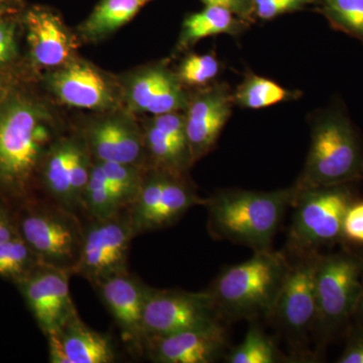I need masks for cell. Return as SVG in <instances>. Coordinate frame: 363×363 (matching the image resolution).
<instances>
[{"label": "cell", "instance_id": "obj_1", "mask_svg": "<svg viewBox=\"0 0 363 363\" xmlns=\"http://www.w3.org/2000/svg\"><path fill=\"white\" fill-rule=\"evenodd\" d=\"M297 188L271 192L223 190L206 198L208 231L215 240L231 241L255 252L271 250L272 240L289 207L293 206Z\"/></svg>", "mask_w": 363, "mask_h": 363}, {"label": "cell", "instance_id": "obj_2", "mask_svg": "<svg viewBox=\"0 0 363 363\" xmlns=\"http://www.w3.org/2000/svg\"><path fill=\"white\" fill-rule=\"evenodd\" d=\"M289 267L285 250L255 252L250 259L222 271L206 291L225 321L269 319Z\"/></svg>", "mask_w": 363, "mask_h": 363}, {"label": "cell", "instance_id": "obj_3", "mask_svg": "<svg viewBox=\"0 0 363 363\" xmlns=\"http://www.w3.org/2000/svg\"><path fill=\"white\" fill-rule=\"evenodd\" d=\"M51 142V121L45 109L20 95L6 97L0 106V188L25 194Z\"/></svg>", "mask_w": 363, "mask_h": 363}, {"label": "cell", "instance_id": "obj_4", "mask_svg": "<svg viewBox=\"0 0 363 363\" xmlns=\"http://www.w3.org/2000/svg\"><path fill=\"white\" fill-rule=\"evenodd\" d=\"M359 179H363V152L347 117L334 111L316 117L307 161L296 188L346 185Z\"/></svg>", "mask_w": 363, "mask_h": 363}, {"label": "cell", "instance_id": "obj_5", "mask_svg": "<svg viewBox=\"0 0 363 363\" xmlns=\"http://www.w3.org/2000/svg\"><path fill=\"white\" fill-rule=\"evenodd\" d=\"M362 257L347 250L320 255L313 331L320 340L333 337L354 318L362 293Z\"/></svg>", "mask_w": 363, "mask_h": 363}, {"label": "cell", "instance_id": "obj_6", "mask_svg": "<svg viewBox=\"0 0 363 363\" xmlns=\"http://www.w3.org/2000/svg\"><path fill=\"white\" fill-rule=\"evenodd\" d=\"M352 202L346 185L297 189L285 252H319L321 247L342 241L344 216Z\"/></svg>", "mask_w": 363, "mask_h": 363}, {"label": "cell", "instance_id": "obj_7", "mask_svg": "<svg viewBox=\"0 0 363 363\" xmlns=\"http://www.w3.org/2000/svg\"><path fill=\"white\" fill-rule=\"evenodd\" d=\"M206 199L198 195L186 176L162 169H145L140 191L130 205V213L135 236L173 225L191 208Z\"/></svg>", "mask_w": 363, "mask_h": 363}, {"label": "cell", "instance_id": "obj_8", "mask_svg": "<svg viewBox=\"0 0 363 363\" xmlns=\"http://www.w3.org/2000/svg\"><path fill=\"white\" fill-rule=\"evenodd\" d=\"M288 255L290 267L269 319L300 353L316 322V272L321 253Z\"/></svg>", "mask_w": 363, "mask_h": 363}, {"label": "cell", "instance_id": "obj_9", "mask_svg": "<svg viewBox=\"0 0 363 363\" xmlns=\"http://www.w3.org/2000/svg\"><path fill=\"white\" fill-rule=\"evenodd\" d=\"M18 233L42 264L74 274L84 236V227L76 213L52 202L26 215Z\"/></svg>", "mask_w": 363, "mask_h": 363}, {"label": "cell", "instance_id": "obj_10", "mask_svg": "<svg viewBox=\"0 0 363 363\" xmlns=\"http://www.w3.org/2000/svg\"><path fill=\"white\" fill-rule=\"evenodd\" d=\"M206 290H161L147 286L143 312V339L168 335L224 322Z\"/></svg>", "mask_w": 363, "mask_h": 363}, {"label": "cell", "instance_id": "obj_11", "mask_svg": "<svg viewBox=\"0 0 363 363\" xmlns=\"http://www.w3.org/2000/svg\"><path fill=\"white\" fill-rule=\"evenodd\" d=\"M135 238L130 209L105 219H91L84 227L82 248L74 274L92 285L117 272L128 271V252Z\"/></svg>", "mask_w": 363, "mask_h": 363}, {"label": "cell", "instance_id": "obj_12", "mask_svg": "<svg viewBox=\"0 0 363 363\" xmlns=\"http://www.w3.org/2000/svg\"><path fill=\"white\" fill-rule=\"evenodd\" d=\"M72 274L66 269L40 264L18 281L33 317L45 335L78 313L71 298Z\"/></svg>", "mask_w": 363, "mask_h": 363}, {"label": "cell", "instance_id": "obj_13", "mask_svg": "<svg viewBox=\"0 0 363 363\" xmlns=\"http://www.w3.org/2000/svg\"><path fill=\"white\" fill-rule=\"evenodd\" d=\"M227 332L223 322L143 339V351L157 363H213L225 357Z\"/></svg>", "mask_w": 363, "mask_h": 363}, {"label": "cell", "instance_id": "obj_14", "mask_svg": "<svg viewBox=\"0 0 363 363\" xmlns=\"http://www.w3.org/2000/svg\"><path fill=\"white\" fill-rule=\"evenodd\" d=\"M234 104L233 91L224 83L210 86L189 98L185 123L193 164L213 149Z\"/></svg>", "mask_w": 363, "mask_h": 363}, {"label": "cell", "instance_id": "obj_15", "mask_svg": "<svg viewBox=\"0 0 363 363\" xmlns=\"http://www.w3.org/2000/svg\"><path fill=\"white\" fill-rule=\"evenodd\" d=\"M84 143L94 161L147 169L145 136L126 117H107L88 126Z\"/></svg>", "mask_w": 363, "mask_h": 363}, {"label": "cell", "instance_id": "obj_16", "mask_svg": "<svg viewBox=\"0 0 363 363\" xmlns=\"http://www.w3.org/2000/svg\"><path fill=\"white\" fill-rule=\"evenodd\" d=\"M123 337L143 350V312L147 285L124 271L92 284Z\"/></svg>", "mask_w": 363, "mask_h": 363}, {"label": "cell", "instance_id": "obj_17", "mask_svg": "<svg viewBox=\"0 0 363 363\" xmlns=\"http://www.w3.org/2000/svg\"><path fill=\"white\" fill-rule=\"evenodd\" d=\"M47 338L51 363H112L116 360L111 337L90 328L78 313L48 334Z\"/></svg>", "mask_w": 363, "mask_h": 363}, {"label": "cell", "instance_id": "obj_18", "mask_svg": "<svg viewBox=\"0 0 363 363\" xmlns=\"http://www.w3.org/2000/svg\"><path fill=\"white\" fill-rule=\"evenodd\" d=\"M126 95L133 111L154 116L186 111L189 102L177 74L161 65L138 72L128 83Z\"/></svg>", "mask_w": 363, "mask_h": 363}, {"label": "cell", "instance_id": "obj_19", "mask_svg": "<svg viewBox=\"0 0 363 363\" xmlns=\"http://www.w3.org/2000/svg\"><path fill=\"white\" fill-rule=\"evenodd\" d=\"M48 85L64 104L77 108L106 111L114 95L104 76L89 64L73 62L48 77Z\"/></svg>", "mask_w": 363, "mask_h": 363}, {"label": "cell", "instance_id": "obj_20", "mask_svg": "<svg viewBox=\"0 0 363 363\" xmlns=\"http://www.w3.org/2000/svg\"><path fill=\"white\" fill-rule=\"evenodd\" d=\"M28 40L33 61L43 67H58L70 57L73 42L56 14L30 9L26 16Z\"/></svg>", "mask_w": 363, "mask_h": 363}, {"label": "cell", "instance_id": "obj_21", "mask_svg": "<svg viewBox=\"0 0 363 363\" xmlns=\"http://www.w3.org/2000/svg\"><path fill=\"white\" fill-rule=\"evenodd\" d=\"M75 140L64 138L52 143L43 159L42 176L52 202L77 214L71 189V161Z\"/></svg>", "mask_w": 363, "mask_h": 363}, {"label": "cell", "instance_id": "obj_22", "mask_svg": "<svg viewBox=\"0 0 363 363\" xmlns=\"http://www.w3.org/2000/svg\"><path fill=\"white\" fill-rule=\"evenodd\" d=\"M241 23L224 7L206 6L199 13L191 14L182 28L178 49L184 50L208 37L219 35H238Z\"/></svg>", "mask_w": 363, "mask_h": 363}, {"label": "cell", "instance_id": "obj_23", "mask_svg": "<svg viewBox=\"0 0 363 363\" xmlns=\"http://www.w3.org/2000/svg\"><path fill=\"white\" fill-rule=\"evenodd\" d=\"M152 0H101L81 26L85 39L95 40L113 33L133 20Z\"/></svg>", "mask_w": 363, "mask_h": 363}, {"label": "cell", "instance_id": "obj_24", "mask_svg": "<svg viewBox=\"0 0 363 363\" xmlns=\"http://www.w3.org/2000/svg\"><path fill=\"white\" fill-rule=\"evenodd\" d=\"M234 104L242 108L262 109L297 98L271 79L250 74L233 91Z\"/></svg>", "mask_w": 363, "mask_h": 363}, {"label": "cell", "instance_id": "obj_25", "mask_svg": "<svg viewBox=\"0 0 363 363\" xmlns=\"http://www.w3.org/2000/svg\"><path fill=\"white\" fill-rule=\"evenodd\" d=\"M123 209L126 208L121 206L112 191L101 164L93 160L89 181L82 198L83 211L90 219H105Z\"/></svg>", "mask_w": 363, "mask_h": 363}, {"label": "cell", "instance_id": "obj_26", "mask_svg": "<svg viewBox=\"0 0 363 363\" xmlns=\"http://www.w3.org/2000/svg\"><path fill=\"white\" fill-rule=\"evenodd\" d=\"M227 363H278L286 362L276 343L257 325L248 329L240 345L224 357Z\"/></svg>", "mask_w": 363, "mask_h": 363}, {"label": "cell", "instance_id": "obj_27", "mask_svg": "<svg viewBox=\"0 0 363 363\" xmlns=\"http://www.w3.org/2000/svg\"><path fill=\"white\" fill-rule=\"evenodd\" d=\"M42 264L30 245L18 233L0 243V277L20 281Z\"/></svg>", "mask_w": 363, "mask_h": 363}, {"label": "cell", "instance_id": "obj_28", "mask_svg": "<svg viewBox=\"0 0 363 363\" xmlns=\"http://www.w3.org/2000/svg\"><path fill=\"white\" fill-rule=\"evenodd\" d=\"M98 162L101 164L109 186L121 202V206L130 208L138 196L147 169L118 162Z\"/></svg>", "mask_w": 363, "mask_h": 363}, {"label": "cell", "instance_id": "obj_29", "mask_svg": "<svg viewBox=\"0 0 363 363\" xmlns=\"http://www.w3.org/2000/svg\"><path fill=\"white\" fill-rule=\"evenodd\" d=\"M332 25L363 42V0H323Z\"/></svg>", "mask_w": 363, "mask_h": 363}, {"label": "cell", "instance_id": "obj_30", "mask_svg": "<svg viewBox=\"0 0 363 363\" xmlns=\"http://www.w3.org/2000/svg\"><path fill=\"white\" fill-rule=\"evenodd\" d=\"M220 71V63L212 54H191L179 67L178 76L182 84L203 86L212 80Z\"/></svg>", "mask_w": 363, "mask_h": 363}, {"label": "cell", "instance_id": "obj_31", "mask_svg": "<svg viewBox=\"0 0 363 363\" xmlns=\"http://www.w3.org/2000/svg\"><path fill=\"white\" fill-rule=\"evenodd\" d=\"M253 13L260 20L269 21L281 14L298 11L308 4V0H250Z\"/></svg>", "mask_w": 363, "mask_h": 363}, {"label": "cell", "instance_id": "obj_32", "mask_svg": "<svg viewBox=\"0 0 363 363\" xmlns=\"http://www.w3.org/2000/svg\"><path fill=\"white\" fill-rule=\"evenodd\" d=\"M342 240L363 245V201L351 203L344 216Z\"/></svg>", "mask_w": 363, "mask_h": 363}, {"label": "cell", "instance_id": "obj_33", "mask_svg": "<svg viewBox=\"0 0 363 363\" xmlns=\"http://www.w3.org/2000/svg\"><path fill=\"white\" fill-rule=\"evenodd\" d=\"M339 363H363V326L357 324L351 329L347 344L342 354L338 358Z\"/></svg>", "mask_w": 363, "mask_h": 363}, {"label": "cell", "instance_id": "obj_34", "mask_svg": "<svg viewBox=\"0 0 363 363\" xmlns=\"http://www.w3.org/2000/svg\"><path fill=\"white\" fill-rule=\"evenodd\" d=\"M16 54V26L0 18V66L11 61Z\"/></svg>", "mask_w": 363, "mask_h": 363}, {"label": "cell", "instance_id": "obj_35", "mask_svg": "<svg viewBox=\"0 0 363 363\" xmlns=\"http://www.w3.org/2000/svg\"><path fill=\"white\" fill-rule=\"evenodd\" d=\"M202 1L206 6L224 7L236 16L245 18H248L250 11H253L250 0H202Z\"/></svg>", "mask_w": 363, "mask_h": 363}, {"label": "cell", "instance_id": "obj_36", "mask_svg": "<svg viewBox=\"0 0 363 363\" xmlns=\"http://www.w3.org/2000/svg\"><path fill=\"white\" fill-rule=\"evenodd\" d=\"M18 231L14 229L11 219L7 216L6 212L0 207V243L11 240Z\"/></svg>", "mask_w": 363, "mask_h": 363}, {"label": "cell", "instance_id": "obj_37", "mask_svg": "<svg viewBox=\"0 0 363 363\" xmlns=\"http://www.w3.org/2000/svg\"><path fill=\"white\" fill-rule=\"evenodd\" d=\"M354 319H357V324L363 326V257H362V293H360L359 303L357 313H355Z\"/></svg>", "mask_w": 363, "mask_h": 363}, {"label": "cell", "instance_id": "obj_38", "mask_svg": "<svg viewBox=\"0 0 363 363\" xmlns=\"http://www.w3.org/2000/svg\"><path fill=\"white\" fill-rule=\"evenodd\" d=\"M6 90L4 88V86L0 83V106H1L2 104H4V100L6 99Z\"/></svg>", "mask_w": 363, "mask_h": 363}, {"label": "cell", "instance_id": "obj_39", "mask_svg": "<svg viewBox=\"0 0 363 363\" xmlns=\"http://www.w3.org/2000/svg\"><path fill=\"white\" fill-rule=\"evenodd\" d=\"M2 14H4V9H0V18H1Z\"/></svg>", "mask_w": 363, "mask_h": 363}, {"label": "cell", "instance_id": "obj_40", "mask_svg": "<svg viewBox=\"0 0 363 363\" xmlns=\"http://www.w3.org/2000/svg\"><path fill=\"white\" fill-rule=\"evenodd\" d=\"M6 1V0H0V4H2V2Z\"/></svg>", "mask_w": 363, "mask_h": 363}]
</instances>
